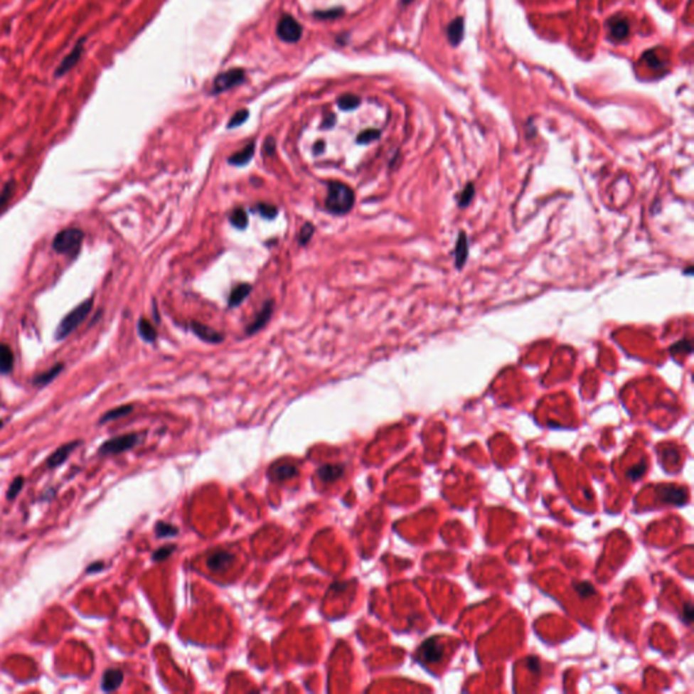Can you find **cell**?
Returning <instances> with one entry per match:
<instances>
[{
  "instance_id": "28",
  "label": "cell",
  "mask_w": 694,
  "mask_h": 694,
  "mask_svg": "<svg viewBox=\"0 0 694 694\" xmlns=\"http://www.w3.org/2000/svg\"><path fill=\"white\" fill-rule=\"evenodd\" d=\"M294 475H297V468L293 465H279V466L274 468V471L272 472V476L278 479V480H285V479H289Z\"/></svg>"
},
{
  "instance_id": "48",
  "label": "cell",
  "mask_w": 694,
  "mask_h": 694,
  "mask_svg": "<svg viewBox=\"0 0 694 694\" xmlns=\"http://www.w3.org/2000/svg\"><path fill=\"white\" fill-rule=\"evenodd\" d=\"M1 427H3V422L0 420V429H1Z\"/></svg>"
},
{
  "instance_id": "1",
  "label": "cell",
  "mask_w": 694,
  "mask_h": 694,
  "mask_svg": "<svg viewBox=\"0 0 694 694\" xmlns=\"http://www.w3.org/2000/svg\"><path fill=\"white\" fill-rule=\"evenodd\" d=\"M356 201V194L353 188H348L346 183L333 181L329 183V191L326 197V208L333 215H346L348 213Z\"/></svg>"
},
{
  "instance_id": "31",
  "label": "cell",
  "mask_w": 694,
  "mask_h": 694,
  "mask_svg": "<svg viewBox=\"0 0 694 694\" xmlns=\"http://www.w3.org/2000/svg\"><path fill=\"white\" fill-rule=\"evenodd\" d=\"M158 537H173L178 535V528L167 522H159L155 528Z\"/></svg>"
},
{
  "instance_id": "32",
  "label": "cell",
  "mask_w": 694,
  "mask_h": 694,
  "mask_svg": "<svg viewBox=\"0 0 694 694\" xmlns=\"http://www.w3.org/2000/svg\"><path fill=\"white\" fill-rule=\"evenodd\" d=\"M257 210H258L260 216L265 217L267 220H273L278 215V209L272 203H258Z\"/></svg>"
},
{
  "instance_id": "37",
  "label": "cell",
  "mask_w": 694,
  "mask_h": 694,
  "mask_svg": "<svg viewBox=\"0 0 694 694\" xmlns=\"http://www.w3.org/2000/svg\"><path fill=\"white\" fill-rule=\"evenodd\" d=\"M174 550H175V545H166V547H161L160 550H156V552L154 553V560H155V562H163V560H166L169 556H171V553H173Z\"/></svg>"
},
{
  "instance_id": "2",
  "label": "cell",
  "mask_w": 694,
  "mask_h": 694,
  "mask_svg": "<svg viewBox=\"0 0 694 694\" xmlns=\"http://www.w3.org/2000/svg\"><path fill=\"white\" fill-rule=\"evenodd\" d=\"M92 305H94V299H87L83 303L76 305L71 312H68L64 318L61 319L55 333V339L63 341L67 336H70L86 320L88 314L92 309Z\"/></svg>"
},
{
  "instance_id": "10",
  "label": "cell",
  "mask_w": 694,
  "mask_h": 694,
  "mask_svg": "<svg viewBox=\"0 0 694 694\" xmlns=\"http://www.w3.org/2000/svg\"><path fill=\"white\" fill-rule=\"evenodd\" d=\"M82 444V441H71V442H67L64 445H61L60 448L56 449L46 460V466L49 469H53V468H58L61 464L64 463L65 460H68L70 454L73 453V450L76 448H79V445Z\"/></svg>"
},
{
  "instance_id": "36",
  "label": "cell",
  "mask_w": 694,
  "mask_h": 694,
  "mask_svg": "<svg viewBox=\"0 0 694 694\" xmlns=\"http://www.w3.org/2000/svg\"><path fill=\"white\" fill-rule=\"evenodd\" d=\"M341 15H343V9H341V7L329 9V10H320V11H315L314 13V16L320 18V19H335V18H338Z\"/></svg>"
},
{
  "instance_id": "22",
  "label": "cell",
  "mask_w": 694,
  "mask_h": 694,
  "mask_svg": "<svg viewBox=\"0 0 694 694\" xmlns=\"http://www.w3.org/2000/svg\"><path fill=\"white\" fill-rule=\"evenodd\" d=\"M64 370V363H56L55 366H52L49 370L43 372L41 375H38L37 377L33 378V384L37 385V387H45L48 385L49 383H52L56 377Z\"/></svg>"
},
{
  "instance_id": "23",
  "label": "cell",
  "mask_w": 694,
  "mask_h": 694,
  "mask_svg": "<svg viewBox=\"0 0 694 694\" xmlns=\"http://www.w3.org/2000/svg\"><path fill=\"white\" fill-rule=\"evenodd\" d=\"M15 191H16V182L14 179H10L0 190V215L14 198Z\"/></svg>"
},
{
  "instance_id": "15",
  "label": "cell",
  "mask_w": 694,
  "mask_h": 694,
  "mask_svg": "<svg viewBox=\"0 0 694 694\" xmlns=\"http://www.w3.org/2000/svg\"><path fill=\"white\" fill-rule=\"evenodd\" d=\"M14 369V353L10 347L0 343V375H10Z\"/></svg>"
},
{
  "instance_id": "27",
  "label": "cell",
  "mask_w": 694,
  "mask_h": 694,
  "mask_svg": "<svg viewBox=\"0 0 694 694\" xmlns=\"http://www.w3.org/2000/svg\"><path fill=\"white\" fill-rule=\"evenodd\" d=\"M230 221H231L232 225L237 230H245L248 224V216H247V212L245 209L242 208H237L235 209L230 216Z\"/></svg>"
},
{
  "instance_id": "7",
  "label": "cell",
  "mask_w": 694,
  "mask_h": 694,
  "mask_svg": "<svg viewBox=\"0 0 694 694\" xmlns=\"http://www.w3.org/2000/svg\"><path fill=\"white\" fill-rule=\"evenodd\" d=\"M245 80H246V73L240 68H235V70H230L225 73H218L215 82H213L212 92L220 94V92L228 91L233 87L242 85Z\"/></svg>"
},
{
  "instance_id": "4",
  "label": "cell",
  "mask_w": 694,
  "mask_h": 694,
  "mask_svg": "<svg viewBox=\"0 0 694 694\" xmlns=\"http://www.w3.org/2000/svg\"><path fill=\"white\" fill-rule=\"evenodd\" d=\"M86 36H83L79 40H76V43H73L71 50L64 58H61V61L58 63V67H56V70L53 73V78L61 79V78H64L65 75H68V73H71L73 70H75L79 65V63L82 61L83 55L86 52Z\"/></svg>"
},
{
  "instance_id": "14",
  "label": "cell",
  "mask_w": 694,
  "mask_h": 694,
  "mask_svg": "<svg viewBox=\"0 0 694 694\" xmlns=\"http://www.w3.org/2000/svg\"><path fill=\"white\" fill-rule=\"evenodd\" d=\"M468 260V239L464 232H460L456 248H454V265L457 269H463L464 263Z\"/></svg>"
},
{
  "instance_id": "5",
  "label": "cell",
  "mask_w": 694,
  "mask_h": 694,
  "mask_svg": "<svg viewBox=\"0 0 694 694\" xmlns=\"http://www.w3.org/2000/svg\"><path fill=\"white\" fill-rule=\"evenodd\" d=\"M140 442V437L137 434H125L114 437L109 441H105L98 450L101 456H113L122 452H127L129 449L134 448Z\"/></svg>"
},
{
  "instance_id": "6",
  "label": "cell",
  "mask_w": 694,
  "mask_h": 694,
  "mask_svg": "<svg viewBox=\"0 0 694 694\" xmlns=\"http://www.w3.org/2000/svg\"><path fill=\"white\" fill-rule=\"evenodd\" d=\"M277 36L284 43H299L303 37V26L292 15H284L277 25Z\"/></svg>"
},
{
  "instance_id": "35",
  "label": "cell",
  "mask_w": 694,
  "mask_h": 694,
  "mask_svg": "<svg viewBox=\"0 0 694 694\" xmlns=\"http://www.w3.org/2000/svg\"><path fill=\"white\" fill-rule=\"evenodd\" d=\"M314 232H315V227L311 224V223H306L304 224L303 228L300 230V233H299V243L301 246H305L314 236Z\"/></svg>"
},
{
  "instance_id": "43",
  "label": "cell",
  "mask_w": 694,
  "mask_h": 694,
  "mask_svg": "<svg viewBox=\"0 0 694 694\" xmlns=\"http://www.w3.org/2000/svg\"><path fill=\"white\" fill-rule=\"evenodd\" d=\"M335 122H336V117H335V114H333V113H330V114H327V116L324 117V121H323V124H321V128H323V129L333 128V125H335Z\"/></svg>"
},
{
  "instance_id": "40",
  "label": "cell",
  "mask_w": 694,
  "mask_h": 694,
  "mask_svg": "<svg viewBox=\"0 0 694 694\" xmlns=\"http://www.w3.org/2000/svg\"><path fill=\"white\" fill-rule=\"evenodd\" d=\"M671 351H674V354H677V353H692V343L689 341H680L677 345L671 347Z\"/></svg>"
},
{
  "instance_id": "13",
  "label": "cell",
  "mask_w": 694,
  "mask_h": 694,
  "mask_svg": "<svg viewBox=\"0 0 694 694\" xmlns=\"http://www.w3.org/2000/svg\"><path fill=\"white\" fill-rule=\"evenodd\" d=\"M191 330L200 339H203L208 343H221L224 341V335L213 330L212 327H208L203 323L191 321Z\"/></svg>"
},
{
  "instance_id": "24",
  "label": "cell",
  "mask_w": 694,
  "mask_h": 694,
  "mask_svg": "<svg viewBox=\"0 0 694 694\" xmlns=\"http://www.w3.org/2000/svg\"><path fill=\"white\" fill-rule=\"evenodd\" d=\"M133 411V405H119V407H116L107 412H105L100 420V423L101 425H105L107 422H112V420H119V418H124L127 415H129L130 412Z\"/></svg>"
},
{
  "instance_id": "21",
  "label": "cell",
  "mask_w": 694,
  "mask_h": 694,
  "mask_svg": "<svg viewBox=\"0 0 694 694\" xmlns=\"http://www.w3.org/2000/svg\"><path fill=\"white\" fill-rule=\"evenodd\" d=\"M251 292H252V287L250 284H240V285H237L236 288L232 289L230 299H228V305L231 308L239 306L250 296Z\"/></svg>"
},
{
  "instance_id": "3",
  "label": "cell",
  "mask_w": 694,
  "mask_h": 694,
  "mask_svg": "<svg viewBox=\"0 0 694 694\" xmlns=\"http://www.w3.org/2000/svg\"><path fill=\"white\" fill-rule=\"evenodd\" d=\"M85 240V232L79 228H65L58 232L53 239V250L58 254H65V255H73L76 257L82 243Z\"/></svg>"
},
{
  "instance_id": "47",
  "label": "cell",
  "mask_w": 694,
  "mask_h": 694,
  "mask_svg": "<svg viewBox=\"0 0 694 694\" xmlns=\"http://www.w3.org/2000/svg\"><path fill=\"white\" fill-rule=\"evenodd\" d=\"M412 0H402V4H410Z\"/></svg>"
},
{
  "instance_id": "17",
  "label": "cell",
  "mask_w": 694,
  "mask_h": 694,
  "mask_svg": "<svg viewBox=\"0 0 694 694\" xmlns=\"http://www.w3.org/2000/svg\"><path fill=\"white\" fill-rule=\"evenodd\" d=\"M254 152H255V143H250L243 149H240L239 152H236V154H233L232 156H230L228 163L232 164V166H236V167L246 166L247 163L252 159Z\"/></svg>"
},
{
  "instance_id": "39",
  "label": "cell",
  "mask_w": 694,
  "mask_h": 694,
  "mask_svg": "<svg viewBox=\"0 0 694 694\" xmlns=\"http://www.w3.org/2000/svg\"><path fill=\"white\" fill-rule=\"evenodd\" d=\"M575 590L578 592L580 597H590V595L595 594L593 586L590 583H586V582L575 584Z\"/></svg>"
},
{
  "instance_id": "41",
  "label": "cell",
  "mask_w": 694,
  "mask_h": 694,
  "mask_svg": "<svg viewBox=\"0 0 694 694\" xmlns=\"http://www.w3.org/2000/svg\"><path fill=\"white\" fill-rule=\"evenodd\" d=\"M263 151L266 152V155H273L275 152V142L273 137H267L265 144H263Z\"/></svg>"
},
{
  "instance_id": "18",
  "label": "cell",
  "mask_w": 694,
  "mask_h": 694,
  "mask_svg": "<svg viewBox=\"0 0 694 694\" xmlns=\"http://www.w3.org/2000/svg\"><path fill=\"white\" fill-rule=\"evenodd\" d=\"M609 31H610V36L614 38V40H619L621 41L624 38L628 37V33H629V25L625 19H621V18H614V19H610L609 21Z\"/></svg>"
},
{
  "instance_id": "25",
  "label": "cell",
  "mask_w": 694,
  "mask_h": 694,
  "mask_svg": "<svg viewBox=\"0 0 694 694\" xmlns=\"http://www.w3.org/2000/svg\"><path fill=\"white\" fill-rule=\"evenodd\" d=\"M137 331H139V335L144 339L145 342L148 343H152L156 341V330L155 327L146 320V319L142 318L139 320V324H137Z\"/></svg>"
},
{
  "instance_id": "46",
  "label": "cell",
  "mask_w": 694,
  "mask_h": 694,
  "mask_svg": "<svg viewBox=\"0 0 694 694\" xmlns=\"http://www.w3.org/2000/svg\"><path fill=\"white\" fill-rule=\"evenodd\" d=\"M324 145H326L324 144V142H318V143L315 144V146H314V154H315V155L321 154V152L324 151Z\"/></svg>"
},
{
  "instance_id": "34",
  "label": "cell",
  "mask_w": 694,
  "mask_h": 694,
  "mask_svg": "<svg viewBox=\"0 0 694 694\" xmlns=\"http://www.w3.org/2000/svg\"><path fill=\"white\" fill-rule=\"evenodd\" d=\"M475 197V186L474 183H468L465 188H464L463 193L460 194V201H459V205L461 208H465L468 206L469 203L472 201V198Z\"/></svg>"
},
{
  "instance_id": "26",
  "label": "cell",
  "mask_w": 694,
  "mask_h": 694,
  "mask_svg": "<svg viewBox=\"0 0 694 694\" xmlns=\"http://www.w3.org/2000/svg\"><path fill=\"white\" fill-rule=\"evenodd\" d=\"M361 105V100L360 97L354 95V94H343L342 97H339L338 100V106L341 110H345V112H348V110H354L357 109L358 106Z\"/></svg>"
},
{
  "instance_id": "29",
  "label": "cell",
  "mask_w": 694,
  "mask_h": 694,
  "mask_svg": "<svg viewBox=\"0 0 694 694\" xmlns=\"http://www.w3.org/2000/svg\"><path fill=\"white\" fill-rule=\"evenodd\" d=\"M23 486H25V479H23L22 476L15 477L14 480H13V483H11V484H10V487H9V491H7V493H6L7 499H9V501H14L15 498H16V496L21 493V491H22Z\"/></svg>"
},
{
  "instance_id": "33",
  "label": "cell",
  "mask_w": 694,
  "mask_h": 694,
  "mask_svg": "<svg viewBox=\"0 0 694 694\" xmlns=\"http://www.w3.org/2000/svg\"><path fill=\"white\" fill-rule=\"evenodd\" d=\"M248 116H250V112L246 110V109H242V110L236 112V113L233 114V117H232L231 119H230V122H228V128L232 129V128H237V127H240L242 124H245V122H246Z\"/></svg>"
},
{
  "instance_id": "9",
  "label": "cell",
  "mask_w": 694,
  "mask_h": 694,
  "mask_svg": "<svg viewBox=\"0 0 694 694\" xmlns=\"http://www.w3.org/2000/svg\"><path fill=\"white\" fill-rule=\"evenodd\" d=\"M233 560H235V556L232 555L231 552L217 550V552H213L212 555H209V557L206 560V565L213 572H224L231 567Z\"/></svg>"
},
{
  "instance_id": "30",
  "label": "cell",
  "mask_w": 694,
  "mask_h": 694,
  "mask_svg": "<svg viewBox=\"0 0 694 694\" xmlns=\"http://www.w3.org/2000/svg\"><path fill=\"white\" fill-rule=\"evenodd\" d=\"M381 136V132L378 129H366L361 132L357 137V143L358 144H369L372 142H375L377 139H380Z\"/></svg>"
},
{
  "instance_id": "16",
  "label": "cell",
  "mask_w": 694,
  "mask_h": 694,
  "mask_svg": "<svg viewBox=\"0 0 694 694\" xmlns=\"http://www.w3.org/2000/svg\"><path fill=\"white\" fill-rule=\"evenodd\" d=\"M661 499L670 505H682L686 501V492L676 487H663L661 490Z\"/></svg>"
},
{
  "instance_id": "11",
  "label": "cell",
  "mask_w": 694,
  "mask_h": 694,
  "mask_svg": "<svg viewBox=\"0 0 694 694\" xmlns=\"http://www.w3.org/2000/svg\"><path fill=\"white\" fill-rule=\"evenodd\" d=\"M124 682V673L118 668H109L103 673L102 677V690L106 693H112L119 689Z\"/></svg>"
},
{
  "instance_id": "12",
  "label": "cell",
  "mask_w": 694,
  "mask_h": 694,
  "mask_svg": "<svg viewBox=\"0 0 694 694\" xmlns=\"http://www.w3.org/2000/svg\"><path fill=\"white\" fill-rule=\"evenodd\" d=\"M273 308H274V303L272 300H269V301L263 304L260 314L255 316L254 321L247 327V333L248 335L258 333L260 329H263L267 324V321L270 320L272 315H273Z\"/></svg>"
},
{
  "instance_id": "19",
  "label": "cell",
  "mask_w": 694,
  "mask_h": 694,
  "mask_svg": "<svg viewBox=\"0 0 694 694\" xmlns=\"http://www.w3.org/2000/svg\"><path fill=\"white\" fill-rule=\"evenodd\" d=\"M343 472H345V468L342 465H330L329 464V465H323L319 468L318 476L321 481L331 483V481H335L342 476Z\"/></svg>"
},
{
  "instance_id": "45",
  "label": "cell",
  "mask_w": 694,
  "mask_h": 694,
  "mask_svg": "<svg viewBox=\"0 0 694 694\" xmlns=\"http://www.w3.org/2000/svg\"><path fill=\"white\" fill-rule=\"evenodd\" d=\"M528 666H529V668L533 673H538L540 671V663H538V659L537 658H529L528 659Z\"/></svg>"
},
{
  "instance_id": "44",
  "label": "cell",
  "mask_w": 694,
  "mask_h": 694,
  "mask_svg": "<svg viewBox=\"0 0 694 694\" xmlns=\"http://www.w3.org/2000/svg\"><path fill=\"white\" fill-rule=\"evenodd\" d=\"M103 568H105V564H103V562H94V563L90 564V567H87L86 572L87 574H90V575H91V574H97V572H100V571H102Z\"/></svg>"
},
{
  "instance_id": "8",
  "label": "cell",
  "mask_w": 694,
  "mask_h": 694,
  "mask_svg": "<svg viewBox=\"0 0 694 694\" xmlns=\"http://www.w3.org/2000/svg\"><path fill=\"white\" fill-rule=\"evenodd\" d=\"M418 655L426 663H437L444 658V647L437 639H429L420 646Z\"/></svg>"
},
{
  "instance_id": "20",
  "label": "cell",
  "mask_w": 694,
  "mask_h": 694,
  "mask_svg": "<svg viewBox=\"0 0 694 694\" xmlns=\"http://www.w3.org/2000/svg\"><path fill=\"white\" fill-rule=\"evenodd\" d=\"M449 41L452 45H459L461 43V40L464 38V19L461 16L453 19L450 23H449L448 30Z\"/></svg>"
},
{
  "instance_id": "42",
  "label": "cell",
  "mask_w": 694,
  "mask_h": 694,
  "mask_svg": "<svg viewBox=\"0 0 694 694\" xmlns=\"http://www.w3.org/2000/svg\"><path fill=\"white\" fill-rule=\"evenodd\" d=\"M683 612H685V613H683V616H682V617H683L682 620H683L685 622H688V624H690L692 620H693V607H692V604H689V602H688V604L685 605V607H683Z\"/></svg>"
},
{
  "instance_id": "38",
  "label": "cell",
  "mask_w": 694,
  "mask_h": 694,
  "mask_svg": "<svg viewBox=\"0 0 694 694\" xmlns=\"http://www.w3.org/2000/svg\"><path fill=\"white\" fill-rule=\"evenodd\" d=\"M646 471H647V464H646V461H643V463L639 464L636 466H634L628 472V476H629L631 480H637V479H640V477L646 474Z\"/></svg>"
}]
</instances>
